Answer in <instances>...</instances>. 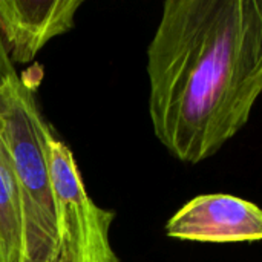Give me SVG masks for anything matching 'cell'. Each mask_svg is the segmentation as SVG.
Instances as JSON below:
<instances>
[{
  "instance_id": "cell-6",
  "label": "cell",
  "mask_w": 262,
  "mask_h": 262,
  "mask_svg": "<svg viewBox=\"0 0 262 262\" xmlns=\"http://www.w3.org/2000/svg\"><path fill=\"white\" fill-rule=\"evenodd\" d=\"M0 262H26L25 216L11 158L0 137Z\"/></svg>"
},
{
  "instance_id": "cell-5",
  "label": "cell",
  "mask_w": 262,
  "mask_h": 262,
  "mask_svg": "<svg viewBox=\"0 0 262 262\" xmlns=\"http://www.w3.org/2000/svg\"><path fill=\"white\" fill-rule=\"evenodd\" d=\"M81 0H0V38L12 63L31 61L72 29Z\"/></svg>"
},
{
  "instance_id": "cell-3",
  "label": "cell",
  "mask_w": 262,
  "mask_h": 262,
  "mask_svg": "<svg viewBox=\"0 0 262 262\" xmlns=\"http://www.w3.org/2000/svg\"><path fill=\"white\" fill-rule=\"evenodd\" d=\"M48 150L60 235L58 256L120 262L109 239L114 213L91 200L72 152L54 132L48 137Z\"/></svg>"
},
{
  "instance_id": "cell-7",
  "label": "cell",
  "mask_w": 262,
  "mask_h": 262,
  "mask_svg": "<svg viewBox=\"0 0 262 262\" xmlns=\"http://www.w3.org/2000/svg\"><path fill=\"white\" fill-rule=\"evenodd\" d=\"M18 77L17 72H15V68H14V63L11 61L5 46H3V41L0 38V89L8 83L11 81L12 78Z\"/></svg>"
},
{
  "instance_id": "cell-8",
  "label": "cell",
  "mask_w": 262,
  "mask_h": 262,
  "mask_svg": "<svg viewBox=\"0 0 262 262\" xmlns=\"http://www.w3.org/2000/svg\"><path fill=\"white\" fill-rule=\"evenodd\" d=\"M54 262H98V261H92V259H78V261H74V259H66V258H60L57 256V259Z\"/></svg>"
},
{
  "instance_id": "cell-1",
  "label": "cell",
  "mask_w": 262,
  "mask_h": 262,
  "mask_svg": "<svg viewBox=\"0 0 262 262\" xmlns=\"http://www.w3.org/2000/svg\"><path fill=\"white\" fill-rule=\"evenodd\" d=\"M147 77L160 143L187 164L215 155L262 95V0H167Z\"/></svg>"
},
{
  "instance_id": "cell-2",
  "label": "cell",
  "mask_w": 262,
  "mask_h": 262,
  "mask_svg": "<svg viewBox=\"0 0 262 262\" xmlns=\"http://www.w3.org/2000/svg\"><path fill=\"white\" fill-rule=\"evenodd\" d=\"M51 132L29 84L20 77L8 81L0 89V137L21 196L26 262H54L60 250L49 170Z\"/></svg>"
},
{
  "instance_id": "cell-4",
  "label": "cell",
  "mask_w": 262,
  "mask_h": 262,
  "mask_svg": "<svg viewBox=\"0 0 262 262\" xmlns=\"http://www.w3.org/2000/svg\"><path fill=\"white\" fill-rule=\"evenodd\" d=\"M169 238L206 244L262 241V209L226 193L198 195L166 224Z\"/></svg>"
}]
</instances>
